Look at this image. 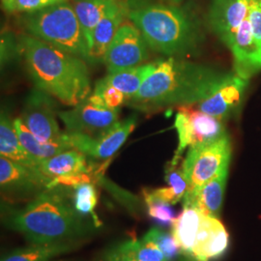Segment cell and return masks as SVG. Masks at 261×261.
<instances>
[{
    "label": "cell",
    "mask_w": 261,
    "mask_h": 261,
    "mask_svg": "<svg viewBox=\"0 0 261 261\" xmlns=\"http://www.w3.org/2000/svg\"><path fill=\"white\" fill-rule=\"evenodd\" d=\"M144 238L155 243L161 249V251L164 252L168 261L172 260L180 251V248L172 233H168L160 228L150 229L149 231L145 234Z\"/></svg>",
    "instance_id": "f1b7e54d"
},
{
    "label": "cell",
    "mask_w": 261,
    "mask_h": 261,
    "mask_svg": "<svg viewBox=\"0 0 261 261\" xmlns=\"http://www.w3.org/2000/svg\"><path fill=\"white\" fill-rule=\"evenodd\" d=\"M137 125V117L130 116L118 121L112 128L97 136L80 133H64V140L84 155L97 160L112 157L129 138Z\"/></svg>",
    "instance_id": "30bf717a"
},
{
    "label": "cell",
    "mask_w": 261,
    "mask_h": 261,
    "mask_svg": "<svg viewBox=\"0 0 261 261\" xmlns=\"http://www.w3.org/2000/svg\"><path fill=\"white\" fill-rule=\"evenodd\" d=\"M169 1H171V2H172V3H174V4H178V3L182 2L183 0H169Z\"/></svg>",
    "instance_id": "d590c367"
},
{
    "label": "cell",
    "mask_w": 261,
    "mask_h": 261,
    "mask_svg": "<svg viewBox=\"0 0 261 261\" xmlns=\"http://www.w3.org/2000/svg\"><path fill=\"white\" fill-rule=\"evenodd\" d=\"M19 43L35 87L70 107H75L91 94V80L85 60L28 34L20 38Z\"/></svg>",
    "instance_id": "7a4b0ae2"
},
{
    "label": "cell",
    "mask_w": 261,
    "mask_h": 261,
    "mask_svg": "<svg viewBox=\"0 0 261 261\" xmlns=\"http://www.w3.org/2000/svg\"><path fill=\"white\" fill-rule=\"evenodd\" d=\"M144 198L148 208V214L152 219L160 224H172L175 220V213L171 204L153 197L147 191H144Z\"/></svg>",
    "instance_id": "83f0119b"
},
{
    "label": "cell",
    "mask_w": 261,
    "mask_h": 261,
    "mask_svg": "<svg viewBox=\"0 0 261 261\" xmlns=\"http://www.w3.org/2000/svg\"><path fill=\"white\" fill-rule=\"evenodd\" d=\"M194 105L181 106L178 110L174 127L178 135V147L173 161L179 162L183 152L192 147L219 140L226 134L223 120L199 111Z\"/></svg>",
    "instance_id": "52a82bcc"
},
{
    "label": "cell",
    "mask_w": 261,
    "mask_h": 261,
    "mask_svg": "<svg viewBox=\"0 0 261 261\" xmlns=\"http://www.w3.org/2000/svg\"><path fill=\"white\" fill-rule=\"evenodd\" d=\"M51 180L39 168L27 167L2 156L0 158V186L3 192L28 194L47 189Z\"/></svg>",
    "instance_id": "5bb4252c"
},
{
    "label": "cell",
    "mask_w": 261,
    "mask_h": 261,
    "mask_svg": "<svg viewBox=\"0 0 261 261\" xmlns=\"http://www.w3.org/2000/svg\"><path fill=\"white\" fill-rule=\"evenodd\" d=\"M248 84L249 79L231 73L213 93L195 106L206 114L224 121L242 103Z\"/></svg>",
    "instance_id": "7c38bea8"
},
{
    "label": "cell",
    "mask_w": 261,
    "mask_h": 261,
    "mask_svg": "<svg viewBox=\"0 0 261 261\" xmlns=\"http://www.w3.org/2000/svg\"><path fill=\"white\" fill-rule=\"evenodd\" d=\"M231 143L228 135L212 142L190 148L182 162L188 192L204 185L228 169Z\"/></svg>",
    "instance_id": "8992f818"
},
{
    "label": "cell",
    "mask_w": 261,
    "mask_h": 261,
    "mask_svg": "<svg viewBox=\"0 0 261 261\" xmlns=\"http://www.w3.org/2000/svg\"><path fill=\"white\" fill-rule=\"evenodd\" d=\"M130 6L120 0H114L103 19L95 28L89 50V63H103V57L117 30L129 15Z\"/></svg>",
    "instance_id": "e0dca14e"
},
{
    "label": "cell",
    "mask_w": 261,
    "mask_h": 261,
    "mask_svg": "<svg viewBox=\"0 0 261 261\" xmlns=\"http://www.w3.org/2000/svg\"><path fill=\"white\" fill-rule=\"evenodd\" d=\"M19 21L28 35L89 63V47L74 7L69 1L23 13Z\"/></svg>",
    "instance_id": "5b68a950"
},
{
    "label": "cell",
    "mask_w": 261,
    "mask_h": 261,
    "mask_svg": "<svg viewBox=\"0 0 261 261\" xmlns=\"http://www.w3.org/2000/svg\"><path fill=\"white\" fill-rule=\"evenodd\" d=\"M70 0H15L13 4L12 13H29L39 10L45 9L56 4L68 2Z\"/></svg>",
    "instance_id": "d6a6232c"
},
{
    "label": "cell",
    "mask_w": 261,
    "mask_h": 261,
    "mask_svg": "<svg viewBox=\"0 0 261 261\" xmlns=\"http://www.w3.org/2000/svg\"><path fill=\"white\" fill-rule=\"evenodd\" d=\"M69 245H35L25 249L17 250L6 255L1 261H47L56 255L67 252Z\"/></svg>",
    "instance_id": "484cf974"
},
{
    "label": "cell",
    "mask_w": 261,
    "mask_h": 261,
    "mask_svg": "<svg viewBox=\"0 0 261 261\" xmlns=\"http://www.w3.org/2000/svg\"><path fill=\"white\" fill-rule=\"evenodd\" d=\"M14 1H15V0H1L3 9L5 10V11H7V12H9V13H12Z\"/></svg>",
    "instance_id": "e575fe53"
},
{
    "label": "cell",
    "mask_w": 261,
    "mask_h": 261,
    "mask_svg": "<svg viewBox=\"0 0 261 261\" xmlns=\"http://www.w3.org/2000/svg\"><path fill=\"white\" fill-rule=\"evenodd\" d=\"M93 93L100 96L106 107L110 110H119L122 105L126 103L128 100L125 94L103 82V79L96 83Z\"/></svg>",
    "instance_id": "f546056e"
},
{
    "label": "cell",
    "mask_w": 261,
    "mask_h": 261,
    "mask_svg": "<svg viewBox=\"0 0 261 261\" xmlns=\"http://www.w3.org/2000/svg\"><path fill=\"white\" fill-rule=\"evenodd\" d=\"M148 45L134 23H124L117 30L103 57L108 73L142 65L148 59Z\"/></svg>",
    "instance_id": "9c48e42d"
},
{
    "label": "cell",
    "mask_w": 261,
    "mask_h": 261,
    "mask_svg": "<svg viewBox=\"0 0 261 261\" xmlns=\"http://www.w3.org/2000/svg\"><path fill=\"white\" fill-rule=\"evenodd\" d=\"M133 251L139 261H168L158 246L146 238L132 241Z\"/></svg>",
    "instance_id": "4dcf8cb0"
},
{
    "label": "cell",
    "mask_w": 261,
    "mask_h": 261,
    "mask_svg": "<svg viewBox=\"0 0 261 261\" xmlns=\"http://www.w3.org/2000/svg\"><path fill=\"white\" fill-rule=\"evenodd\" d=\"M156 67V61L125 69L114 73H109L103 77V82L112 85L125 94L128 99L138 93L141 85L151 75ZM128 101V100H127Z\"/></svg>",
    "instance_id": "603a6c76"
},
{
    "label": "cell",
    "mask_w": 261,
    "mask_h": 261,
    "mask_svg": "<svg viewBox=\"0 0 261 261\" xmlns=\"http://www.w3.org/2000/svg\"><path fill=\"white\" fill-rule=\"evenodd\" d=\"M0 154L30 168H38L37 161L32 158L21 145L15 129L14 120L6 112H1L0 117Z\"/></svg>",
    "instance_id": "ffe728a7"
},
{
    "label": "cell",
    "mask_w": 261,
    "mask_h": 261,
    "mask_svg": "<svg viewBox=\"0 0 261 261\" xmlns=\"http://www.w3.org/2000/svg\"><path fill=\"white\" fill-rule=\"evenodd\" d=\"M19 53L21 54L20 43L15 40L14 35L4 31L1 35V65H6L8 62L14 60Z\"/></svg>",
    "instance_id": "1f68e13d"
},
{
    "label": "cell",
    "mask_w": 261,
    "mask_h": 261,
    "mask_svg": "<svg viewBox=\"0 0 261 261\" xmlns=\"http://www.w3.org/2000/svg\"><path fill=\"white\" fill-rule=\"evenodd\" d=\"M38 168L51 179L89 173L91 170L86 155L76 149L67 150L45 160L39 164Z\"/></svg>",
    "instance_id": "d6986e66"
},
{
    "label": "cell",
    "mask_w": 261,
    "mask_h": 261,
    "mask_svg": "<svg viewBox=\"0 0 261 261\" xmlns=\"http://www.w3.org/2000/svg\"><path fill=\"white\" fill-rule=\"evenodd\" d=\"M14 125L21 145L32 158L37 161L38 164L61 152L74 149L65 140L59 142H48L39 140L36 136L28 130V127L19 117L14 120Z\"/></svg>",
    "instance_id": "7402d4cb"
},
{
    "label": "cell",
    "mask_w": 261,
    "mask_h": 261,
    "mask_svg": "<svg viewBox=\"0 0 261 261\" xmlns=\"http://www.w3.org/2000/svg\"><path fill=\"white\" fill-rule=\"evenodd\" d=\"M128 18L140 29L148 47L169 57L197 51L203 40L201 23L196 13L177 4L151 3L129 10Z\"/></svg>",
    "instance_id": "3957f363"
},
{
    "label": "cell",
    "mask_w": 261,
    "mask_h": 261,
    "mask_svg": "<svg viewBox=\"0 0 261 261\" xmlns=\"http://www.w3.org/2000/svg\"><path fill=\"white\" fill-rule=\"evenodd\" d=\"M228 169L211 179L204 185L187 192L184 203L196 207L201 213L219 219L224 201Z\"/></svg>",
    "instance_id": "ac0fdd59"
},
{
    "label": "cell",
    "mask_w": 261,
    "mask_h": 261,
    "mask_svg": "<svg viewBox=\"0 0 261 261\" xmlns=\"http://www.w3.org/2000/svg\"><path fill=\"white\" fill-rule=\"evenodd\" d=\"M98 202L97 191L93 184L84 183L75 188L74 207L81 215H92L97 220L94 209Z\"/></svg>",
    "instance_id": "4316f807"
},
{
    "label": "cell",
    "mask_w": 261,
    "mask_h": 261,
    "mask_svg": "<svg viewBox=\"0 0 261 261\" xmlns=\"http://www.w3.org/2000/svg\"><path fill=\"white\" fill-rule=\"evenodd\" d=\"M203 214L196 207L184 203L183 212L175 218L171 224L175 241L182 252L191 255L193 248L196 243Z\"/></svg>",
    "instance_id": "44dd1931"
},
{
    "label": "cell",
    "mask_w": 261,
    "mask_h": 261,
    "mask_svg": "<svg viewBox=\"0 0 261 261\" xmlns=\"http://www.w3.org/2000/svg\"><path fill=\"white\" fill-rule=\"evenodd\" d=\"M226 46L233 56L237 75L250 79L260 71L261 48L253 38L249 18L243 21Z\"/></svg>",
    "instance_id": "9a60e30c"
},
{
    "label": "cell",
    "mask_w": 261,
    "mask_h": 261,
    "mask_svg": "<svg viewBox=\"0 0 261 261\" xmlns=\"http://www.w3.org/2000/svg\"><path fill=\"white\" fill-rule=\"evenodd\" d=\"M56 98L35 87L28 94L20 119L39 140L48 142L64 141V133L57 122Z\"/></svg>",
    "instance_id": "ba28073f"
},
{
    "label": "cell",
    "mask_w": 261,
    "mask_h": 261,
    "mask_svg": "<svg viewBox=\"0 0 261 261\" xmlns=\"http://www.w3.org/2000/svg\"><path fill=\"white\" fill-rule=\"evenodd\" d=\"M228 247V234L219 219L203 215L191 256L196 261L221 257Z\"/></svg>",
    "instance_id": "2e32d148"
},
{
    "label": "cell",
    "mask_w": 261,
    "mask_h": 261,
    "mask_svg": "<svg viewBox=\"0 0 261 261\" xmlns=\"http://www.w3.org/2000/svg\"><path fill=\"white\" fill-rule=\"evenodd\" d=\"M178 163L172 161L166 168V181L168 186L147 191L151 196L171 205L176 204L188 192V183L182 166L178 168Z\"/></svg>",
    "instance_id": "d4e9b609"
},
{
    "label": "cell",
    "mask_w": 261,
    "mask_h": 261,
    "mask_svg": "<svg viewBox=\"0 0 261 261\" xmlns=\"http://www.w3.org/2000/svg\"><path fill=\"white\" fill-rule=\"evenodd\" d=\"M230 74L178 57L156 60L154 71L126 105L144 112L196 105L213 93Z\"/></svg>",
    "instance_id": "6da1fadb"
},
{
    "label": "cell",
    "mask_w": 261,
    "mask_h": 261,
    "mask_svg": "<svg viewBox=\"0 0 261 261\" xmlns=\"http://www.w3.org/2000/svg\"><path fill=\"white\" fill-rule=\"evenodd\" d=\"M114 0H74L73 7L83 28L89 50L92 45L94 30L103 19Z\"/></svg>",
    "instance_id": "cb8c5ba5"
},
{
    "label": "cell",
    "mask_w": 261,
    "mask_h": 261,
    "mask_svg": "<svg viewBox=\"0 0 261 261\" xmlns=\"http://www.w3.org/2000/svg\"><path fill=\"white\" fill-rule=\"evenodd\" d=\"M251 0H212L208 23L225 45L248 18Z\"/></svg>",
    "instance_id": "4fadbf2b"
},
{
    "label": "cell",
    "mask_w": 261,
    "mask_h": 261,
    "mask_svg": "<svg viewBox=\"0 0 261 261\" xmlns=\"http://www.w3.org/2000/svg\"><path fill=\"white\" fill-rule=\"evenodd\" d=\"M80 213L56 193H42L13 215L9 225L35 245L63 244L83 233Z\"/></svg>",
    "instance_id": "277c9868"
},
{
    "label": "cell",
    "mask_w": 261,
    "mask_h": 261,
    "mask_svg": "<svg viewBox=\"0 0 261 261\" xmlns=\"http://www.w3.org/2000/svg\"><path fill=\"white\" fill-rule=\"evenodd\" d=\"M248 18L253 38L261 48V0H251Z\"/></svg>",
    "instance_id": "836d02e7"
},
{
    "label": "cell",
    "mask_w": 261,
    "mask_h": 261,
    "mask_svg": "<svg viewBox=\"0 0 261 261\" xmlns=\"http://www.w3.org/2000/svg\"><path fill=\"white\" fill-rule=\"evenodd\" d=\"M119 110H109L95 106L88 97L72 110L58 112L66 132L97 136L112 128L118 120Z\"/></svg>",
    "instance_id": "8fae6325"
}]
</instances>
